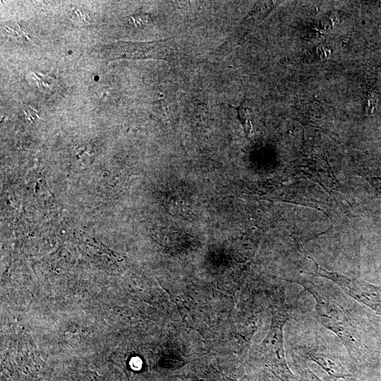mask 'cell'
<instances>
[{"label": "cell", "instance_id": "cell-2", "mask_svg": "<svg viewBox=\"0 0 381 381\" xmlns=\"http://www.w3.org/2000/svg\"><path fill=\"white\" fill-rule=\"evenodd\" d=\"M309 358L320 365L331 377L352 380L351 374L336 358L322 353L308 351Z\"/></svg>", "mask_w": 381, "mask_h": 381}, {"label": "cell", "instance_id": "cell-1", "mask_svg": "<svg viewBox=\"0 0 381 381\" xmlns=\"http://www.w3.org/2000/svg\"><path fill=\"white\" fill-rule=\"evenodd\" d=\"M308 291L315 300L317 318L326 328L334 332L341 341L349 355L359 359L365 354L366 346L363 339L358 318L337 294L323 286L306 279H291Z\"/></svg>", "mask_w": 381, "mask_h": 381}, {"label": "cell", "instance_id": "cell-3", "mask_svg": "<svg viewBox=\"0 0 381 381\" xmlns=\"http://www.w3.org/2000/svg\"><path fill=\"white\" fill-rule=\"evenodd\" d=\"M238 119L243 127L246 135L250 138L253 135V128L251 123L250 116L248 113V109L242 107H236Z\"/></svg>", "mask_w": 381, "mask_h": 381}, {"label": "cell", "instance_id": "cell-4", "mask_svg": "<svg viewBox=\"0 0 381 381\" xmlns=\"http://www.w3.org/2000/svg\"><path fill=\"white\" fill-rule=\"evenodd\" d=\"M298 373L301 381H323L309 369L307 365L299 368Z\"/></svg>", "mask_w": 381, "mask_h": 381}, {"label": "cell", "instance_id": "cell-5", "mask_svg": "<svg viewBox=\"0 0 381 381\" xmlns=\"http://www.w3.org/2000/svg\"><path fill=\"white\" fill-rule=\"evenodd\" d=\"M129 365L131 369L139 370L142 368L143 362L139 357L135 356L131 359Z\"/></svg>", "mask_w": 381, "mask_h": 381}]
</instances>
